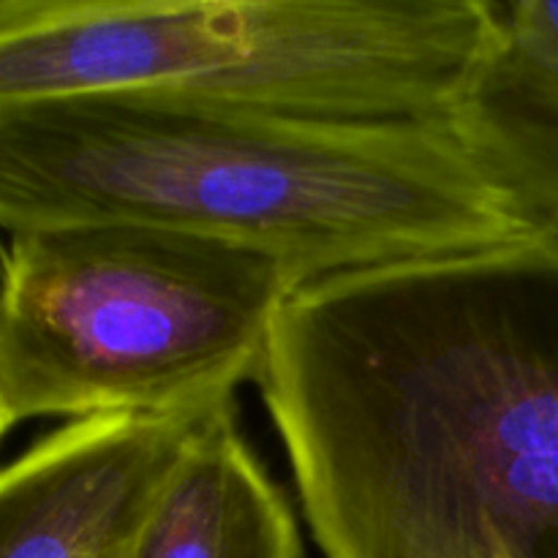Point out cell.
<instances>
[{
	"label": "cell",
	"mask_w": 558,
	"mask_h": 558,
	"mask_svg": "<svg viewBox=\"0 0 558 558\" xmlns=\"http://www.w3.org/2000/svg\"><path fill=\"white\" fill-rule=\"evenodd\" d=\"M305 283L265 251L150 223L14 234L0 254V363L16 423L174 414L259 379Z\"/></svg>",
	"instance_id": "3"
},
{
	"label": "cell",
	"mask_w": 558,
	"mask_h": 558,
	"mask_svg": "<svg viewBox=\"0 0 558 558\" xmlns=\"http://www.w3.org/2000/svg\"><path fill=\"white\" fill-rule=\"evenodd\" d=\"M227 403L98 414L36 441L0 469V558H120Z\"/></svg>",
	"instance_id": "5"
},
{
	"label": "cell",
	"mask_w": 558,
	"mask_h": 558,
	"mask_svg": "<svg viewBox=\"0 0 558 558\" xmlns=\"http://www.w3.org/2000/svg\"><path fill=\"white\" fill-rule=\"evenodd\" d=\"M256 385L327 558H558V240L305 281Z\"/></svg>",
	"instance_id": "1"
},
{
	"label": "cell",
	"mask_w": 558,
	"mask_h": 558,
	"mask_svg": "<svg viewBox=\"0 0 558 558\" xmlns=\"http://www.w3.org/2000/svg\"><path fill=\"white\" fill-rule=\"evenodd\" d=\"M447 125L526 238L558 240V0H485Z\"/></svg>",
	"instance_id": "6"
},
{
	"label": "cell",
	"mask_w": 558,
	"mask_h": 558,
	"mask_svg": "<svg viewBox=\"0 0 558 558\" xmlns=\"http://www.w3.org/2000/svg\"><path fill=\"white\" fill-rule=\"evenodd\" d=\"M16 425L14 414L9 407V392H5V376H3V363H0V439L5 436V430H11Z\"/></svg>",
	"instance_id": "8"
},
{
	"label": "cell",
	"mask_w": 558,
	"mask_h": 558,
	"mask_svg": "<svg viewBox=\"0 0 558 558\" xmlns=\"http://www.w3.org/2000/svg\"><path fill=\"white\" fill-rule=\"evenodd\" d=\"M150 223L305 281L526 238L447 123L265 114L167 90L0 107V232Z\"/></svg>",
	"instance_id": "2"
},
{
	"label": "cell",
	"mask_w": 558,
	"mask_h": 558,
	"mask_svg": "<svg viewBox=\"0 0 558 558\" xmlns=\"http://www.w3.org/2000/svg\"><path fill=\"white\" fill-rule=\"evenodd\" d=\"M120 558H303L292 507L234 425L213 417Z\"/></svg>",
	"instance_id": "7"
},
{
	"label": "cell",
	"mask_w": 558,
	"mask_h": 558,
	"mask_svg": "<svg viewBox=\"0 0 558 558\" xmlns=\"http://www.w3.org/2000/svg\"><path fill=\"white\" fill-rule=\"evenodd\" d=\"M336 80L322 0H0V107L167 90L319 118Z\"/></svg>",
	"instance_id": "4"
}]
</instances>
